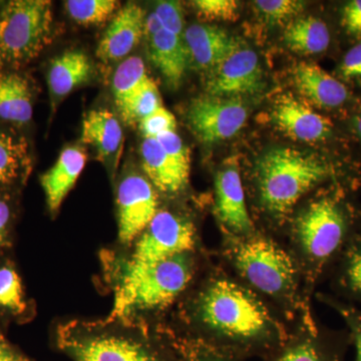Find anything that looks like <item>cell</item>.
<instances>
[{"label":"cell","mask_w":361,"mask_h":361,"mask_svg":"<svg viewBox=\"0 0 361 361\" xmlns=\"http://www.w3.org/2000/svg\"><path fill=\"white\" fill-rule=\"evenodd\" d=\"M56 341L73 361H178L174 349L163 348L129 320L68 322L56 330Z\"/></svg>","instance_id":"1"},{"label":"cell","mask_w":361,"mask_h":361,"mask_svg":"<svg viewBox=\"0 0 361 361\" xmlns=\"http://www.w3.org/2000/svg\"><path fill=\"white\" fill-rule=\"evenodd\" d=\"M196 315L214 334L241 348H267L272 322L255 297L239 285L217 280L197 299Z\"/></svg>","instance_id":"2"},{"label":"cell","mask_w":361,"mask_h":361,"mask_svg":"<svg viewBox=\"0 0 361 361\" xmlns=\"http://www.w3.org/2000/svg\"><path fill=\"white\" fill-rule=\"evenodd\" d=\"M330 175L329 164L312 154L293 148L269 149L257 164L261 204L273 215H283Z\"/></svg>","instance_id":"3"},{"label":"cell","mask_w":361,"mask_h":361,"mask_svg":"<svg viewBox=\"0 0 361 361\" xmlns=\"http://www.w3.org/2000/svg\"><path fill=\"white\" fill-rule=\"evenodd\" d=\"M193 275L188 253L161 261L118 285L110 318L135 322L137 315L161 310L186 289Z\"/></svg>","instance_id":"4"},{"label":"cell","mask_w":361,"mask_h":361,"mask_svg":"<svg viewBox=\"0 0 361 361\" xmlns=\"http://www.w3.org/2000/svg\"><path fill=\"white\" fill-rule=\"evenodd\" d=\"M51 2L13 0L0 13V59L23 63L39 56L51 37Z\"/></svg>","instance_id":"5"},{"label":"cell","mask_w":361,"mask_h":361,"mask_svg":"<svg viewBox=\"0 0 361 361\" xmlns=\"http://www.w3.org/2000/svg\"><path fill=\"white\" fill-rule=\"evenodd\" d=\"M194 243V226L190 221L170 211H158L148 227L135 240L134 248L123 263L118 285L161 261L188 253Z\"/></svg>","instance_id":"6"},{"label":"cell","mask_w":361,"mask_h":361,"mask_svg":"<svg viewBox=\"0 0 361 361\" xmlns=\"http://www.w3.org/2000/svg\"><path fill=\"white\" fill-rule=\"evenodd\" d=\"M296 235L308 257L315 262L329 260L343 245L348 216L341 202L324 197L310 204L296 220Z\"/></svg>","instance_id":"7"},{"label":"cell","mask_w":361,"mask_h":361,"mask_svg":"<svg viewBox=\"0 0 361 361\" xmlns=\"http://www.w3.org/2000/svg\"><path fill=\"white\" fill-rule=\"evenodd\" d=\"M233 258L240 273L264 293L283 295L293 287L295 267L290 256L268 240L242 242Z\"/></svg>","instance_id":"8"},{"label":"cell","mask_w":361,"mask_h":361,"mask_svg":"<svg viewBox=\"0 0 361 361\" xmlns=\"http://www.w3.org/2000/svg\"><path fill=\"white\" fill-rule=\"evenodd\" d=\"M248 113L238 97L206 96L194 99L187 120L199 141L216 144L234 137L245 125Z\"/></svg>","instance_id":"9"},{"label":"cell","mask_w":361,"mask_h":361,"mask_svg":"<svg viewBox=\"0 0 361 361\" xmlns=\"http://www.w3.org/2000/svg\"><path fill=\"white\" fill-rule=\"evenodd\" d=\"M263 71L257 54L239 45L227 58L209 71L206 90L209 96L238 97L262 90Z\"/></svg>","instance_id":"10"},{"label":"cell","mask_w":361,"mask_h":361,"mask_svg":"<svg viewBox=\"0 0 361 361\" xmlns=\"http://www.w3.org/2000/svg\"><path fill=\"white\" fill-rule=\"evenodd\" d=\"M118 239L134 242L158 213L155 188L141 175L126 176L118 187Z\"/></svg>","instance_id":"11"},{"label":"cell","mask_w":361,"mask_h":361,"mask_svg":"<svg viewBox=\"0 0 361 361\" xmlns=\"http://www.w3.org/2000/svg\"><path fill=\"white\" fill-rule=\"evenodd\" d=\"M215 210L220 222L235 234L246 235L253 231L236 163L227 164L218 172L215 180Z\"/></svg>","instance_id":"12"},{"label":"cell","mask_w":361,"mask_h":361,"mask_svg":"<svg viewBox=\"0 0 361 361\" xmlns=\"http://www.w3.org/2000/svg\"><path fill=\"white\" fill-rule=\"evenodd\" d=\"M272 121L280 132L295 141L316 142L332 134L329 118L292 97H280L273 106Z\"/></svg>","instance_id":"13"},{"label":"cell","mask_w":361,"mask_h":361,"mask_svg":"<svg viewBox=\"0 0 361 361\" xmlns=\"http://www.w3.org/2000/svg\"><path fill=\"white\" fill-rule=\"evenodd\" d=\"M145 25L146 16L141 6L135 4L123 6L99 40L97 58L103 61L126 58L145 37Z\"/></svg>","instance_id":"14"},{"label":"cell","mask_w":361,"mask_h":361,"mask_svg":"<svg viewBox=\"0 0 361 361\" xmlns=\"http://www.w3.org/2000/svg\"><path fill=\"white\" fill-rule=\"evenodd\" d=\"M297 92L318 108L334 110L348 99V87L316 63H300L292 71Z\"/></svg>","instance_id":"15"},{"label":"cell","mask_w":361,"mask_h":361,"mask_svg":"<svg viewBox=\"0 0 361 361\" xmlns=\"http://www.w3.org/2000/svg\"><path fill=\"white\" fill-rule=\"evenodd\" d=\"M190 61L197 68L211 71L232 54L240 44L218 26L193 25L183 35Z\"/></svg>","instance_id":"16"},{"label":"cell","mask_w":361,"mask_h":361,"mask_svg":"<svg viewBox=\"0 0 361 361\" xmlns=\"http://www.w3.org/2000/svg\"><path fill=\"white\" fill-rule=\"evenodd\" d=\"M142 169L154 188L165 194H177L189 182V171L166 153L156 139H144L141 145Z\"/></svg>","instance_id":"17"},{"label":"cell","mask_w":361,"mask_h":361,"mask_svg":"<svg viewBox=\"0 0 361 361\" xmlns=\"http://www.w3.org/2000/svg\"><path fill=\"white\" fill-rule=\"evenodd\" d=\"M151 61L167 84L177 89L182 82L189 65V54L183 37L161 30L147 35Z\"/></svg>","instance_id":"18"},{"label":"cell","mask_w":361,"mask_h":361,"mask_svg":"<svg viewBox=\"0 0 361 361\" xmlns=\"http://www.w3.org/2000/svg\"><path fill=\"white\" fill-rule=\"evenodd\" d=\"M87 157L82 149L70 147L61 152L54 167L42 177L47 205L51 212H56L66 195L75 186L82 174Z\"/></svg>","instance_id":"19"},{"label":"cell","mask_w":361,"mask_h":361,"mask_svg":"<svg viewBox=\"0 0 361 361\" xmlns=\"http://www.w3.org/2000/svg\"><path fill=\"white\" fill-rule=\"evenodd\" d=\"M82 139L94 148L101 158H111L122 146V126L110 111H90L82 123Z\"/></svg>","instance_id":"20"},{"label":"cell","mask_w":361,"mask_h":361,"mask_svg":"<svg viewBox=\"0 0 361 361\" xmlns=\"http://www.w3.org/2000/svg\"><path fill=\"white\" fill-rule=\"evenodd\" d=\"M92 65L80 51H68L52 61L49 71V92L54 102L63 99L89 80Z\"/></svg>","instance_id":"21"},{"label":"cell","mask_w":361,"mask_h":361,"mask_svg":"<svg viewBox=\"0 0 361 361\" xmlns=\"http://www.w3.org/2000/svg\"><path fill=\"white\" fill-rule=\"evenodd\" d=\"M284 42L295 54H322L329 49L330 32L326 23L315 16L294 18L285 28Z\"/></svg>","instance_id":"22"},{"label":"cell","mask_w":361,"mask_h":361,"mask_svg":"<svg viewBox=\"0 0 361 361\" xmlns=\"http://www.w3.org/2000/svg\"><path fill=\"white\" fill-rule=\"evenodd\" d=\"M32 97L25 78L16 73L0 75V118L16 123L32 118Z\"/></svg>","instance_id":"23"},{"label":"cell","mask_w":361,"mask_h":361,"mask_svg":"<svg viewBox=\"0 0 361 361\" xmlns=\"http://www.w3.org/2000/svg\"><path fill=\"white\" fill-rule=\"evenodd\" d=\"M146 66L139 56H130L116 68L113 80V92L118 109L149 80Z\"/></svg>","instance_id":"24"},{"label":"cell","mask_w":361,"mask_h":361,"mask_svg":"<svg viewBox=\"0 0 361 361\" xmlns=\"http://www.w3.org/2000/svg\"><path fill=\"white\" fill-rule=\"evenodd\" d=\"M269 361H342L341 353L318 339H298L285 346Z\"/></svg>","instance_id":"25"},{"label":"cell","mask_w":361,"mask_h":361,"mask_svg":"<svg viewBox=\"0 0 361 361\" xmlns=\"http://www.w3.org/2000/svg\"><path fill=\"white\" fill-rule=\"evenodd\" d=\"M161 99L158 87L149 78L141 89L118 108L123 120L129 123H140L161 108Z\"/></svg>","instance_id":"26"},{"label":"cell","mask_w":361,"mask_h":361,"mask_svg":"<svg viewBox=\"0 0 361 361\" xmlns=\"http://www.w3.org/2000/svg\"><path fill=\"white\" fill-rule=\"evenodd\" d=\"M68 16L82 25H99L108 20L118 6L115 0H68L65 4Z\"/></svg>","instance_id":"27"},{"label":"cell","mask_w":361,"mask_h":361,"mask_svg":"<svg viewBox=\"0 0 361 361\" xmlns=\"http://www.w3.org/2000/svg\"><path fill=\"white\" fill-rule=\"evenodd\" d=\"M25 142L11 135L0 132V184L18 177L26 158Z\"/></svg>","instance_id":"28"},{"label":"cell","mask_w":361,"mask_h":361,"mask_svg":"<svg viewBox=\"0 0 361 361\" xmlns=\"http://www.w3.org/2000/svg\"><path fill=\"white\" fill-rule=\"evenodd\" d=\"M0 306L14 314H20L26 307L20 278L7 266L0 268Z\"/></svg>","instance_id":"29"},{"label":"cell","mask_w":361,"mask_h":361,"mask_svg":"<svg viewBox=\"0 0 361 361\" xmlns=\"http://www.w3.org/2000/svg\"><path fill=\"white\" fill-rule=\"evenodd\" d=\"M254 7L265 20L281 23L293 20L304 9V2L296 0H257Z\"/></svg>","instance_id":"30"},{"label":"cell","mask_w":361,"mask_h":361,"mask_svg":"<svg viewBox=\"0 0 361 361\" xmlns=\"http://www.w3.org/2000/svg\"><path fill=\"white\" fill-rule=\"evenodd\" d=\"M174 350L178 361H233L219 349L200 341H180L175 344Z\"/></svg>","instance_id":"31"},{"label":"cell","mask_w":361,"mask_h":361,"mask_svg":"<svg viewBox=\"0 0 361 361\" xmlns=\"http://www.w3.org/2000/svg\"><path fill=\"white\" fill-rule=\"evenodd\" d=\"M197 13L210 20H234L238 16V2L234 0H197Z\"/></svg>","instance_id":"32"},{"label":"cell","mask_w":361,"mask_h":361,"mask_svg":"<svg viewBox=\"0 0 361 361\" xmlns=\"http://www.w3.org/2000/svg\"><path fill=\"white\" fill-rule=\"evenodd\" d=\"M139 127L144 135V139H157L166 133L175 132L177 121L170 111L161 106L155 113L141 121Z\"/></svg>","instance_id":"33"},{"label":"cell","mask_w":361,"mask_h":361,"mask_svg":"<svg viewBox=\"0 0 361 361\" xmlns=\"http://www.w3.org/2000/svg\"><path fill=\"white\" fill-rule=\"evenodd\" d=\"M342 280L351 293L361 298V237L348 249Z\"/></svg>","instance_id":"34"},{"label":"cell","mask_w":361,"mask_h":361,"mask_svg":"<svg viewBox=\"0 0 361 361\" xmlns=\"http://www.w3.org/2000/svg\"><path fill=\"white\" fill-rule=\"evenodd\" d=\"M160 20L164 30L183 37L184 35V14L178 1H161L154 11Z\"/></svg>","instance_id":"35"},{"label":"cell","mask_w":361,"mask_h":361,"mask_svg":"<svg viewBox=\"0 0 361 361\" xmlns=\"http://www.w3.org/2000/svg\"><path fill=\"white\" fill-rule=\"evenodd\" d=\"M338 71L344 80L361 82V42L346 52Z\"/></svg>","instance_id":"36"},{"label":"cell","mask_w":361,"mask_h":361,"mask_svg":"<svg viewBox=\"0 0 361 361\" xmlns=\"http://www.w3.org/2000/svg\"><path fill=\"white\" fill-rule=\"evenodd\" d=\"M342 25L349 35L361 39V0H353L343 7Z\"/></svg>","instance_id":"37"},{"label":"cell","mask_w":361,"mask_h":361,"mask_svg":"<svg viewBox=\"0 0 361 361\" xmlns=\"http://www.w3.org/2000/svg\"><path fill=\"white\" fill-rule=\"evenodd\" d=\"M344 316L349 323L356 349V360L361 361V313L353 310H344Z\"/></svg>","instance_id":"38"},{"label":"cell","mask_w":361,"mask_h":361,"mask_svg":"<svg viewBox=\"0 0 361 361\" xmlns=\"http://www.w3.org/2000/svg\"><path fill=\"white\" fill-rule=\"evenodd\" d=\"M0 361H30L0 334Z\"/></svg>","instance_id":"39"},{"label":"cell","mask_w":361,"mask_h":361,"mask_svg":"<svg viewBox=\"0 0 361 361\" xmlns=\"http://www.w3.org/2000/svg\"><path fill=\"white\" fill-rule=\"evenodd\" d=\"M11 220V208L6 201L0 200V247L4 245Z\"/></svg>","instance_id":"40"},{"label":"cell","mask_w":361,"mask_h":361,"mask_svg":"<svg viewBox=\"0 0 361 361\" xmlns=\"http://www.w3.org/2000/svg\"><path fill=\"white\" fill-rule=\"evenodd\" d=\"M351 128H353V133H355L356 137L361 142V106L360 110L356 111L355 115L353 116V120H351Z\"/></svg>","instance_id":"41"}]
</instances>
